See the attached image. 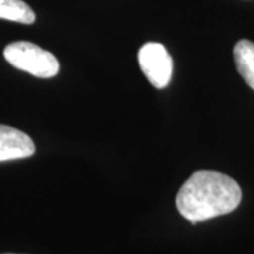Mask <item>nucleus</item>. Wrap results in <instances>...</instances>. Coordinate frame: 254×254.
<instances>
[{
	"instance_id": "1",
	"label": "nucleus",
	"mask_w": 254,
	"mask_h": 254,
	"mask_svg": "<svg viewBox=\"0 0 254 254\" xmlns=\"http://www.w3.org/2000/svg\"><path fill=\"white\" fill-rule=\"evenodd\" d=\"M242 190L232 177L218 171H196L182 184L177 209L190 223L232 213L240 205Z\"/></svg>"
},
{
	"instance_id": "2",
	"label": "nucleus",
	"mask_w": 254,
	"mask_h": 254,
	"mask_svg": "<svg viewBox=\"0 0 254 254\" xmlns=\"http://www.w3.org/2000/svg\"><path fill=\"white\" fill-rule=\"evenodd\" d=\"M3 55L14 68L38 78H53L60 69L54 55L28 41L11 43L4 48Z\"/></svg>"
},
{
	"instance_id": "3",
	"label": "nucleus",
	"mask_w": 254,
	"mask_h": 254,
	"mask_svg": "<svg viewBox=\"0 0 254 254\" xmlns=\"http://www.w3.org/2000/svg\"><path fill=\"white\" fill-rule=\"evenodd\" d=\"M138 64L150 83L157 88H165L173 76V58L158 43H147L138 51Z\"/></svg>"
},
{
	"instance_id": "4",
	"label": "nucleus",
	"mask_w": 254,
	"mask_h": 254,
	"mask_svg": "<svg viewBox=\"0 0 254 254\" xmlns=\"http://www.w3.org/2000/svg\"><path fill=\"white\" fill-rule=\"evenodd\" d=\"M36 151L33 140L23 131L0 125V161L31 157Z\"/></svg>"
},
{
	"instance_id": "5",
	"label": "nucleus",
	"mask_w": 254,
	"mask_h": 254,
	"mask_svg": "<svg viewBox=\"0 0 254 254\" xmlns=\"http://www.w3.org/2000/svg\"><path fill=\"white\" fill-rule=\"evenodd\" d=\"M233 55L237 71L254 91V43L249 40H240L235 46Z\"/></svg>"
},
{
	"instance_id": "6",
	"label": "nucleus",
	"mask_w": 254,
	"mask_h": 254,
	"mask_svg": "<svg viewBox=\"0 0 254 254\" xmlns=\"http://www.w3.org/2000/svg\"><path fill=\"white\" fill-rule=\"evenodd\" d=\"M0 18L21 24H33L36 14L23 0H0Z\"/></svg>"
}]
</instances>
